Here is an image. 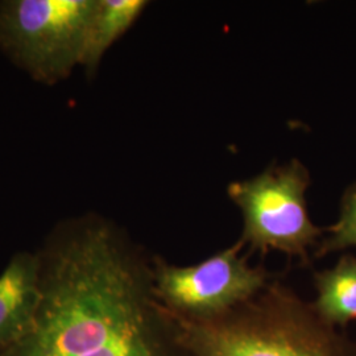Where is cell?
Segmentation results:
<instances>
[{"label":"cell","mask_w":356,"mask_h":356,"mask_svg":"<svg viewBox=\"0 0 356 356\" xmlns=\"http://www.w3.org/2000/svg\"><path fill=\"white\" fill-rule=\"evenodd\" d=\"M36 252V316L0 356H169L153 267L114 222L69 216Z\"/></svg>","instance_id":"obj_1"},{"label":"cell","mask_w":356,"mask_h":356,"mask_svg":"<svg viewBox=\"0 0 356 356\" xmlns=\"http://www.w3.org/2000/svg\"><path fill=\"white\" fill-rule=\"evenodd\" d=\"M97 0H1L0 53L33 81L56 85L81 66Z\"/></svg>","instance_id":"obj_2"},{"label":"cell","mask_w":356,"mask_h":356,"mask_svg":"<svg viewBox=\"0 0 356 356\" xmlns=\"http://www.w3.org/2000/svg\"><path fill=\"white\" fill-rule=\"evenodd\" d=\"M309 184V172L298 160L231 182L227 194L242 213L241 243L304 257L322 235L307 210Z\"/></svg>","instance_id":"obj_3"},{"label":"cell","mask_w":356,"mask_h":356,"mask_svg":"<svg viewBox=\"0 0 356 356\" xmlns=\"http://www.w3.org/2000/svg\"><path fill=\"white\" fill-rule=\"evenodd\" d=\"M184 342L195 356H350L327 327L285 313H248L232 318H179Z\"/></svg>","instance_id":"obj_4"},{"label":"cell","mask_w":356,"mask_h":356,"mask_svg":"<svg viewBox=\"0 0 356 356\" xmlns=\"http://www.w3.org/2000/svg\"><path fill=\"white\" fill-rule=\"evenodd\" d=\"M241 247L238 243L186 267L156 260L153 289L160 305L179 318L211 321L251 301L264 288L266 273L247 263Z\"/></svg>","instance_id":"obj_5"},{"label":"cell","mask_w":356,"mask_h":356,"mask_svg":"<svg viewBox=\"0 0 356 356\" xmlns=\"http://www.w3.org/2000/svg\"><path fill=\"white\" fill-rule=\"evenodd\" d=\"M40 296L38 252H16L0 273V350L28 330L36 316Z\"/></svg>","instance_id":"obj_6"},{"label":"cell","mask_w":356,"mask_h":356,"mask_svg":"<svg viewBox=\"0 0 356 356\" xmlns=\"http://www.w3.org/2000/svg\"><path fill=\"white\" fill-rule=\"evenodd\" d=\"M148 4L145 0H97L81 58L88 76H95L104 54L138 22Z\"/></svg>","instance_id":"obj_7"},{"label":"cell","mask_w":356,"mask_h":356,"mask_svg":"<svg viewBox=\"0 0 356 356\" xmlns=\"http://www.w3.org/2000/svg\"><path fill=\"white\" fill-rule=\"evenodd\" d=\"M316 314L327 326H344L356 319V256L344 254L338 263L316 275Z\"/></svg>","instance_id":"obj_8"},{"label":"cell","mask_w":356,"mask_h":356,"mask_svg":"<svg viewBox=\"0 0 356 356\" xmlns=\"http://www.w3.org/2000/svg\"><path fill=\"white\" fill-rule=\"evenodd\" d=\"M329 236L323 241L321 254H330L347 248L356 250V184L344 193L338 220L327 229Z\"/></svg>","instance_id":"obj_9"}]
</instances>
